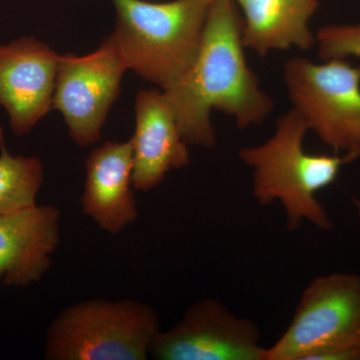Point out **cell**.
<instances>
[{
    "mask_svg": "<svg viewBox=\"0 0 360 360\" xmlns=\"http://www.w3.org/2000/svg\"><path fill=\"white\" fill-rule=\"evenodd\" d=\"M243 16L234 0L210 4L198 56L186 75L163 90L187 144L212 148V111L236 120L239 129L264 122L274 110L246 60Z\"/></svg>",
    "mask_w": 360,
    "mask_h": 360,
    "instance_id": "cell-1",
    "label": "cell"
},
{
    "mask_svg": "<svg viewBox=\"0 0 360 360\" xmlns=\"http://www.w3.org/2000/svg\"><path fill=\"white\" fill-rule=\"evenodd\" d=\"M82 213L108 233H120L137 221L139 207L132 186L134 149L130 141H108L94 149L85 162Z\"/></svg>",
    "mask_w": 360,
    "mask_h": 360,
    "instance_id": "cell-12",
    "label": "cell"
},
{
    "mask_svg": "<svg viewBox=\"0 0 360 360\" xmlns=\"http://www.w3.org/2000/svg\"><path fill=\"white\" fill-rule=\"evenodd\" d=\"M283 79L293 108L323 143L354 160L360 156V66L347 59L323 65L296 56Z\"/></svg>",
    "mask_w": 360,
    "mask_h": 360,
    "instance_id": "cell-6",
    "label": "cell"
},
{
    "mask_svg": "<svg viewBox=\"0 0 360 360\" xmlns=\"http://www.w3.org/2000/svg\"><path fill=\"white\" fill-rule=\"evenodd\" d=\"M264 360H360V276L316 277Z\"/></svg>",
    "mask_w": 360,
    "mask_h": 360,
    "instance_id": "cell-5",
    "label": "cell"
},
{
    "mask_svg": "<svg viewBox=\"0 0 360 360\" xmlns=\"http://www.w3.org/2000/svg\"><path fill=\"white\" fill-rule=\"evenodd\" d=\"M205 1L210 2V4H212V2L217 1V0H205Z\"/></svg>",
    "mask_w": 360,
    "mask_h": 360,
    "instance_id": "cell-17",
    "label": "cell"
},
{
    "mask_svg": "<svg viewBox=\"0 0 360 360\" xmlns=\"http://www.w3.org/2000/svg\"><path fill=\"white\" fill-rule=\"evenodd\" d=\"M264 352L257 324L212 298L187 307L149 348V356L158 360H264Z\"/></svg>",
    "mask_w": 360,
    "mask_h": 360,
    "instance_id": "cell-8",
    "label": "cell"
},
{
    "mask_svg": "<svg viewBox=\"0 0 360 360\" xmlns=\"http://www.w3.org/2000/svg\"><path fill=\"white\" fill-rule=\"evenodd\" d=\"M243 11V44L258 56L316 45L309 20L319 0H234Z\"/></svg>",
    "mask_w": 360,
    "mask_h": 360,
    "instance_id": "cell-13",
    "label": "cell"
},
{
    "mask_svg": "<svg viewBox=\"0 0 360 360\" xmlns=\"http://www.w3.org/2000/svg\"><path fill=\"white\" fill-rule=\"evenodd\" d=\"M302 115L291 108L277 118L274 135L259 146L238 151L239 160L252 169V195L260 206L281 201L290 231L307 220L329 231L333 222L316 193L333 184L350 155H310L303 149L309 131Z\"/></svg>",
    "mask_w": 360,
    "mask_h": 360,
    "instance_id": "cell-2",
    "label": "cell"
},
{
    "mask_svg": "<svg viewBox=\"0 0 360 360\" xmlns=\"http://www.w3.org/2000/svg\"><path fill=\"white\" fill-rule=\"evenodd\" d=\"M60 243V212L35 205L0 215V283L27 288L39 283L51 266Z\"/></svg>",
    "mask_w": 360,
    "mask_h": 360,
    "instance_id": "cell-10",
    "label": "cell"
},
{
    "mask_svg": "<svg viewBox=\"0 0 360 360\" xmlns=\"http://www.w3.org/2000/svg\"><path fill=\"white\" fill-rule=\"evenodd\" d=\"M160 331L153 307L134 300H84L54 317L46 330L47 360H146Z\"/></svg>",
    "mask_w": 360,
    "mask_h": 360,
    "instance_id": "cell-4",
    "label": "cell"
},
{
    "mask_svg": "<svg viewBox=\"0 0 360 360\" xmlns=\"http://www.w3.org/2000/svg\"><path fill=\"white\" fill-rule=\"evenodd\" d=\"M112 1L117 21L110 37L127 70L160 89L172 86L186 75L198 56L210 2Z\"/></svg>",
    "mask_w": 360,
    "mask_h": 360,
    "instance_id": "cell-3",
    "label": "cell"
},
{
    "mask_svg": "<svg viewBox=\"0 0 360 360\" xmlns=\"http://www.w3.org/2000/svg\"><path fill=\"white\" fill-rule=\"evenodd\" d=\"M315 37L319 58L323 61L360 58V23L322 26Z\"/></svg>",
    "mask_w": 360,
    "mask_h": 360,
    "instance_id": "cell-15",
    "label": "cell"
},
{
    "mask_svg": "<svg viewBox=\"0 0 360 360\" xmlns=\"http://www.w3.org/2000/svg\"><path fill=\"white\" fill-rule=\"evenodd\" d=\"M125 70L110 35L87 56H59L52 110L63 113L77 146L86 148L98 141L108 111L120 96Z\"/></svg>",
    "mask_w": 360,
    "mask_h": 360,
    "instance_id": "cell-7",
    "label": "cell"
},
{
    "mask_svg": "<svg viewBox=\"0 0 360 360\" xmlns=\"http://www.w3.org/2000/svg\"><path fill=\"white\" fill-rule=\"evenodd\" d=\"M354 205L355 210H356L357 215H359V219L360 220V200H357V198H354Z\"/></svg>",
    "mask_w": 360,
    "mask_h": 360,
    "instance_id": "cell-16",
    "label": "cell"
},
{
    "mask_svg": "<svg viewBox=\"0 0 360 360\" xmlns=\"http://www.w3.org/2000/svg\"><path fill=\"white\" fill-rule=\"evenodd\" d=\"M134 149L132 186L153 191L167 172L191 162L187 143L162 89L141 90L135 98V130L130 139Z\"/></svg>",
    "mask_w": 360,
    "mask_h": 360,
    "instance_id": "cell-11",
    "label": "cell"
},
{
    "mask_svg": "<svg viewBox=\"0 0 360 360\" xmlns=\"http://www.w3.org/2000/svg\"><path fill=\"white\" fill-rule=\"evenodd\" d=\"M59 56L33 37L0 44V108L23 136L52 110Z\"/></svg>",
    "mask_w": 360,
    "mask_h": 360,
    "instance_id": "cell-9",
    "label": "cell"
},
{
    "mask_svg": "<svg viewBox=\"0 0 360 360\" xmlns=\"http://www.w3.org/2000/svg\"><path fill=\"white\" fill-rule=\"evenodd\" d=\"M44 179L41 160L37 156L11 155L0 127V215L37 205Z\"/></svg>",
    "mask_w": 360,
    "mask_h": 360,
    "instance_id": "cell-14",
    "label": "cell"
}]
</instances>
